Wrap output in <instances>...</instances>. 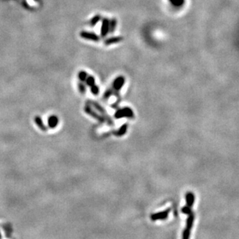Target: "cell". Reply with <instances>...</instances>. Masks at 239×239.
Returning a JSON list of instances; mask_svg holds the SVG:
<instances>
[{
    "label": "cell",
    "mask_w": 239,
    "mask_h": 239,
    "mask_svg": "<svg viewBox=\"0 0 239 239\" xmlns=\"http://www.w3.org/2000/svg\"><path fill=\"white\" fill-rule=\"evenodd\" d=\"M182 212L184 214H188V219L186 221V227L182 234V239H189V235H190V231H191L193 224L194 221V214L192 212L191 207L190 206H186L182 208Z\"/></svg>",
    "instance_id": "6da1fadb"
},
{
    "label": "cell",
    "mask_w": 239,
    "mask_h": 239,
    "mask_svg": "<svg viewBox=\"0 0 239 239\" xmlns=\"http://www.w3.org/2000/svg\"><path fill=\"white\" fill-rule=\"evenodd\" d=\"M115 118L121 119L122 117H128V118H132L133 117V112L131 108L129 107H124V108L120 109L116 111L115 113Z\"/></svg>",
    "instance_id": "7a4b0ae2"
},
{
    "label": "cell",
    "mask_w": 239,
    "mask_h": 239,
    "mask_svg": "<svg viewBox=\"0 0 239 239\" xmlns=\"http://www.w3.org/2000/svg\"><path fill=\"white\" fill-rule=\"evenodd\" d=\"M124 82H125V78H123V76H119V77H117L115 80L113 81V90L116 91V92L121 90V88H122L123 85H124Z\"/></svg>",
    "instance_id": "3957f363"
},
{
    "label": "cell",
    "mask_w": 239,
    "mask_h": 239,
    "mask_svg": "<svg viewBox=\"0 0 239 239\" xmlns=\"http://www.w3.org/2000/svg\"><path fill=\"white\" fill-rule=\"evenodd\" d=\"M80 36L86 40H93V41H98L99 40V37L97 34L91 32H87V31H82L80 33Z\"/></svg>",
    "instance_id": "277c9868"
},
{
    "label": "cell",
    "mask_w": 239,
    "mask_h": 239,
    "mask_svg": "<svg viewBox=\"0 0 239 239\" xmlns=\"http://www.w3.org/2000/svg\"><path fill=\"white\" fill-rule=\"evenodd\" d=\"M85 110H86V113H88V114H89L90 116H92L93 117L96 119V120H98V121H99L100 122H104V121H105L104 117H103V116H100V115L97 114L95 111L93 110V108H92L91 106H89V105H86V107H85Z\"/></svg>",
    "instance_id": "5b68a950"
},
{
    "label": "cell",
    "mask_w": 239,
    "mask_h": 239,
    "mask_svg": "<svg viewBox=\"0 0 239 239\" xmlns=\"http://www.w3.org/2000/svg\"><path fill=\"white\" fill-rule=\"evenodd\" d=\"M110 31V21L108 19H103L102 23V27H101V37H104L107 35V33Z\"/></svg>",
    "instance_id": "8992f818"
},
{
    "label": "cell",
    "mask_w": 239,
    "mask_h": 239,
    "mask_svg": "<svg viewBox=\"0 0 239 239\" xmlns=\"http://www.w3.org/2000/svg\"><path fill=\"white\" fill-rule=\"evenodd\" d=\"M169 210H167L165 211L161 212L159 214H155L151 215V220L153 221H155V220H159V219H165L166 217H168V214H169Z\"/></svg>",
    "instance_id": "52a82bcc"
},
{
    "label": "cell",
    "mask_w": 239,
    "mask_h": 239,
    "mask_svg": "<svg viewBox=\"0 0 239 239\" xmlns=\"http://www.w3.org/2000/svg\"><path fill=\"white\" fill-rule=\"evenodd\" d=\"M121 40H123V37H113L106 39L104 41V44H105V45H110V44H113L121 42Z\"/></svg>",
    "instance_id": "ba28073f"
},
{
    "label": "cell",
    "mask_w": 239,
    "mask_h": 239,
    "mask_svg": "<svg viewBox=\"0 0 239 239\" xmlns=\"http://www.w3.org/2000/svg\"><path fill=\"white\" fill-rule=\"evenodd\" d=\"M186 206H190L191 207L193 206V204L194 203V200H195V196L192 193L189 192L186 193Z\"/></svg>",
    "instance_id": "9c48e42d"
},
{
    "label": "cell",
    "mask_w": 239,
    "mask_h": 239,
    "mask_svg": "<svg viewBox=\"0 0 239 239\" xmlns=\"http://www.w3.org/2000/svg\"><path fill=\"white\" fill-rule=\"evenodd\" d=\"M127 123H124L123 124V126L121 127V128L119 129L118 131L114 132V134L116 136H123V134H125L127 133Z\"/></svg>",
    "instance_id": "30bf717a"
},
{
    "label": "cell",
    "mask_w": 239,
    "mask_h": 239,
    "mask_svg": "<svg viewBox=\"0 0 239 239\" xmlns=\"http://www.w3.org/2000/svg\"><path fill=\"white\" fill-rule=\"evenodd\" d=\"M58 123V117H56L55 116H52L49 117V120H48V124L50 127H55Z\"/></svg>",
    "instance_id": "8fae6325"
},
{
    "label": "cell",
    "mask_w": 239,
    "mask_h": 239,
    "mask_svg": "<svg viewBox=\"0 0 239 239\" xmlns=\"http://www.w3.org/2000/svg\"><path fill=\"white\" fill-rule=\"evenodd\" d=\"M116 25V19H112L110 22V33H113V31L115 30Z\"/></svg>",
    "instance_id": "7c38bea8"
},
{
    "label": "cell",
    "mask_w": 239,
    "mask_h": 239,
    "mask_svg": "<svg viewBox=\"0 0 239 239\" xmlns=\"http://www.w3.org/2000/svg\"><path fill=\"white\" fill-rule=\"evenodd\" d=\"M86 82V85L89 86H93V85H95V78H94V77H93V76H88L87 77V78L86 79V81H85Z\"/></svg>",
    "instance_id": "4fadbf2b"
},
{
    "label": "cell",
    "mask_w": 239,
    "mask_h": 239,
    "mask_svg": "<svg viewBox=\"0 0 239 239\" xmlns=\"http://www.w3.org/2000/svg\"><path fill=\"white\" fill-rule=\"evenodd\" d=\"M87 77H88V75H87V73H86V71H80L79 74H78V78H79L81 82H85L86 78H87Z\"/></svg>",
    "instance_id": "5bb4252c"
},
{
    "label": "cell",
    "mask_w": 239,
    "mask_h": 239,
    "mask_svg": "<svg viewBox=\"0 0 239 239\" xmlns=\"http://www.w3.org/2000/svg\"><path fill=\"white\" fill-rule=\"evenodd\" d=\"M99 20H100V16L99 15H97V16H94V17H93L90 21V24L92 25V27L96 25V23H98L99 21Z\"/></svg>",
    "instance_id": "9a60e30c"
},
{
    "label": "cell",
    "mask_w": 239,
    "mask_h": 239,
    "mask_svg": "<svg viewBox=\"0 0 239 239\" xmlns=\"http://www.w3.org/2000/svg\"><path fill=\"white\" fill-rule=\"evenodd\" d=\"M113 94V89H107V90L105 92V93H104V96H103V98L104 99H108L110 98V96H112Z\"/></svg>",
    "instance_id": "2e32d148"
},
{
    "label": "cell",
    "mask_w": 239,
    "mask_h": 239,
    "mask_svg": "<svg viewBox=\"0 0 239 239\" xmlns=\"http://www.w3.org/2000/svg\"><path fill=\"white\" fill-rule=\"evenodd\" d=\"M91 92H92L93 95H98L99 89V87L96 86V84L93 85V86H91Z\"/></svg>",
    "instance_id": "e0dca14e"
},
{
    "label": "cell",
    "mask_w": 239,
    "mask_h": 239,
    "mask_svg": "<svg viewBox=\"0 0 239 239\" xmlns=\"http://www.w3.org/2000/svg\"><path fill=\"white\" fill-rule=\"evenodd\" d=\"M78 89H79V91H80V93H82V94H84V93H86V86L83 84L82 82H81L80 83H78Z\"/></svg>",
    "instance_id": "ac0fdd59"
},
{
    "label": "cell",
    "mask_w": 239,
    "mask_h": 239,
    "mask_svg": "<svg viewBox=\"0 0 239 239\" xmlns=\"http://www.w3.org/2000/svg\"><path fill=\"white\" fill-rule=\"evenodd\" d=\"M170 1L175 5H180L183 3V0H170Z\"/></svg>",
    "instance_id": "d6986e66"
}]
</instances>
